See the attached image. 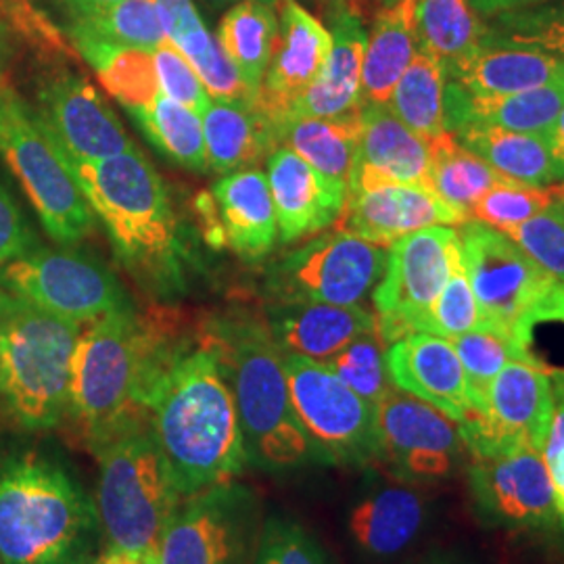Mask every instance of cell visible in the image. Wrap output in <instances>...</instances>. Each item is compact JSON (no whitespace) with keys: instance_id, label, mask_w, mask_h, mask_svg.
Masks as SVG:
<instances>
[{"instance_id":"cell-26","label":"cell","mask_w":564,"mask_h":564,"mask_svg":"<svg viewBox=\"0 0 564 564\" xmlns=\"http://www.w3.org/2000/svg\"><path fill=\"white\" fill-rule=\"evenodd\" d=\"M330 21L333 51L321 76L293 105L289 121L335 118L362 107V63L368 32L351 9L333 15Z\"/></svg>"},{"instance_id":"cell-15","label":"cell","mask_w":564,"mask_h":564,"mask_svg":"<svg viewBox=\"0 0 564 564\" xmlns=\"http://www.w3.org/2000/svg\"><path fill=\"white\" fill-rule=\"evenodd\" d=\"M381 464L405 484L435 485L464 466L460 426L429 403L391 387L377 403Z\"/></svg>"},{"instance_id":"cell-10","label":"cell","mask_w":564,"mask_h":564,"mask_svg":"<svg viewBox=\"0 0 564 564\" xmlns=\"http://www.w3.org/2000/svg\"><path fill=\"white\" fill-rule=\"evenodd\" d=\"M295 416L323 466L381 464L377 405L351 391L323 362L282 354Z\"/></svg>"},{"instance_id":"cell-31","label":"cell","mask_w":564,"mask_h":564,"mask_svg":"<svg viewBox=\"0 0 564 564\" xmlns=\"http://www.w3.org/2000/svg\"><path fill=\"white\" fill-rule=\"evenodd\" d=\"M65 34L86 61L111 48L153 51L165 41L151 0H121L93 11H67Z\"/></svg>"},{"instance_id":"cell-18","label":"cell","mask_w":564,"mask_h":564,"mask_svg":"<svg viewBox=\"0 0 564 564\" xmlns=\"http://www.w3.org/2000/svg\"><path fill=\"white\" fill-rule=\"evenodd\" d=\"M36 99V111L72 162H101L134 147L118 116L82 76L59 72L46 78Z\"/></svg>"},{"instance_id":"cell-13","label":"cell","mask_w":564,"mask_h":564,"mask_svg":"<svg viewBox=\"0 0 564 564\" xmlns=\"http://www.w3.org/2000/svg\"><path fill=\"white\" fill-rule=\"evenodd\" d=\"M0 289L80 324L95 323L132 303L120 279L105 263L80 251L41 245L0 265Z\"/></svg>"},{"instance_id":"cell-24","label":"cell","mask_w":564,"mask_h":564,"mask_svg":"<svg viewBox=\"0 0 564 564\" xmlns=\"http://www.w3.org/2000/svg\"><path fill=\"white\" fill-rule=\"evenodd\" d=\"M554 393L550 368L542 362L506 364L487 391L485 416L514 454L544 452Z\"/></svg>"},{"instance_id":"cell-50","label":"cell","mask_w":564,"mask_h":564,"mask_svg":"<svg viewBox=\"0 0 564 564\" xmlns=\"http://www.w3.org/2000/svg\"><path fill=\"white\" fill-rule=\"evenodd\" d=\"M162 21L165 39L178 42L182 36L203 25L202 15L193 0H151Z\"/></svg>"},{"instance_id":"cell-47","label":"cell","mask_w":564,"mask_h":564,"mask_svg":"<svg viewBox=\"0 0 564 564\" xmlns=\"http://www.w3.org/2000/svg\"><path fill=\"white\" fill-rule=\"evenodd\" d=\"M545 272L564 282V205L556 202L506 232Z\"/></svg>"},{"instance_id":"cell-39","label":"cell","mask_w":564,"mask_h":564,"mask_svg":"<svg viewBox=\"0 0 564 564\" xmlns=\"http://www.w3.org/2000/svg\"><path fill=\"white\" fill-rule=\"evenodd\" d=\"M132 118L141 126L144 137L167 160L195 172H205L209 167L203 121L195 111L160 93L155 101L132 113Z\"/></svg>"},{"instance_id":"cell-52","label":"cell","mask_w":564,"mask_h":564,"mask_svg":"<svg viewBox=\"0 0 564 564\" xmlns=\"http://www.w3.org/2000/svg\"><path fill=\"white\" fill-rule=\"evenodd\" d=\"M547 0H470V7L481 20H494L498 15L512 13V11H523L529 7L544 4Z\"/></svg>"},{"instance_id":"cell-7","label":"cell","mask_w":564,"mask_h":564,"mask_svg":"<svg viewBox=\"0 0 564 564\" xmlns=\"http://www.w3.org/2000/svg\"><path fill=\"white\" fill-rule=\"evenodd\" d=\"M458 235L481 312L479 328L531 351L540 324H564V282L533 262L506 232L468 220Z\"/></svg>"},{"instance_id":"cell-46","label":"cell","mask_w":564,"mask_h":564,"mask_svg":"<svg viewBox=\"0 0 564 564\" xmlns=\"http://www.w3.org/2000/svg\"><path fill=\"white\" fill-rule=\"evenodd\" d=\"M253 564H333L321 542L303 524L270 517L263 521Z\"/></svg>"},{"instance_id":"cell-5","label":"cell","mask_w":564,"mask_h":564,"mask_svg":"<svg viewBox=\"0 0 564 564\" xmlns=\"http://www.w3.org/2000/svg\"><path fill=\"white\" fill-rule=\"evenodd\" d=\"M99 531L95 502L63 464L28 452L0 468V564H80Z\"/></svg>"},{"instance_id":"cell-4","label":"cell","mask_w":564,"mask_h":564,"mask_svg":"<svg viewBox=\"0 0 564 564\" xmlns=\"http://www.w3.org/2000/svg\"><path fill=\"white\" fill-rule=\"evenodd\" d=\"M67 163L130 276L160 297L181 293L188 260L181 226L170 191L141 149L134 144L101 162Z\"/></svg>"},{"instance_id":"cell-37","label":"cell","mask_w":564,"mask_h":564,"mask_svg":"<svg viewBox=\"0 0 564 564\" xmlns=\"http://www.w3.org/2000/svg\"><path fill=\"white\" fill-rule=\"evenodd\" d=\"M276 30L279 15L274 4L260 0H241L220 21L218 44L253 95L265 78Z\"/></svg>"},{"instance_id":"cell-42","label":"cell","mask_w":564,"mask_h":564,"mask_svg":"<svg viewBox=\"0 0 564 564\" xmlns=\"http://www.w3.org/2000/svg\"><path fill=\"white\" fill-rule=\"evenodd\" d=\"M487 30V44L533 48L564 61V2L498 15Z\"/></svg>"},{"instance_id":"cell-55","label":"cell","mask_w":564,"mask_h":564,"mask_svg":"<svg viewBox=\"0 0 564 564\" xmlns=\"http://www.w3.org/2000/svg\"><path fill=\"white\" fill-rule=\"evenodd\" d=\"M61 2H63L65 11H93V9L116 4L121 0H61Z\"/></svg>"},{"instance_id":"cell-54","label":"cell","mask_w":564,"mask_h":564,"mask_svg":"<svg viewBox=\"0 0 564 564\" xmlns=\"http://www.w3.org/2000/svg\"><path fill=\"white\" fill-rule=\"evenodd\" d=\"M545 142L550 147V153L556 162L561 181H564V109L558 113V118L544 132Z\"/></svg>"},{"instance_id":"cell-2","label":"cell","mask_w":564,"mask_h":564,"mask_svg":"<svg viewBox=\"0 0 564 564\" xmlns=\"http://www.w3.org/2000/svg\"><path fill=\"white\" fill-rule=\"evenodd\" d=\"M149 424L182 498L232 481L245 470L247 452L237 402L199 326L195 343L158 384Z\"/></svg>"},{"instance_id":"cell-9","label":"cell","mask_w":564,"mask_h":564,"mask_svg":"<svg viewBox=\"0 0 564 564\" xmlns=\"http://www.w3.org/2000/svg\"><path fill=\"white\" fill-rule=\"evenodd\" d=\"M0 158L20 181L53 241L72 247L90 235L93 209L59 142L36 107L23 101L9 82L0 84Z\"/></svg>"},{"instance_id":"cell-36","label":"cell","mask_w":564,"mask_h":564,"mask_svg":"<svg viewBox=\"0 0 564 564\" xmlns=\"http://www.w3.org/2000/svg\"><path fill=\"white\" fill-rule=\"evenodd\" d=\"M429 151L431 160L426 172V188L454 212H458L466 223L473 216V207L485 193L498 182L506 181L449 132L429 141Z\"/></svg>"},{"instance_id":"cell-48","label":"cell","mask_w":564,"mask_h":564,"mask_svg":"<svg viewBox=\"0 0 564 564\" xmlns=\"http://www.w3.org/2000/svg\"><path fill=\"white\" fill-rule=\"evenodd\" d=\"M153 61L162 95L181 102L202 118L212 102V97L205 90L195 67L182 55L181 48L165 39L160 46L153 48Z\"/></svg>"},{"instance_id":"cell-44","label":"cell","mask_w":564,"mask_h":564,"mask_svg":"<svg viewBox=\"0 0 564 564\" xmlns=\"http://www.w3.org/2000/svg\"><path fill=\"white\" fill-rule=\"evenodd\" d=\"M558 199L556 188L505 181L491 186L473 207L470 220L508 232Z\"/></svg>"},{"instance_id":"cell-27","label":"cell","mask_w":564,"mask_h":564,"mask_svg":"<svg viewBox=\"0 0 564 564\" xmlns=\"http://www.w3.org/2000/svg\"><path fill=\"white\" fill-rule=\"evenodd\" d=\"M564 109V80L517 95L475 97L458 82L445 86V132L454 134L468 123L498 126L512 132L544 134Z\"/></svg>"},{"instance_id":"cell-6","label":"cell","mask_w":564,"mask_h":564,"mask_svg":"<svg viewBox=\"0 0 564 564\" xmlns=\"http://www.w3.org/2000/svg\"><path fill=\"white\" fill-rule=\"evenodd\" d=\"M82 324L0 289V402L28 431L55 429L69 403Z\"/></svg>"},{"instance_id":"cell-28","label":"cell","mask_w":564,"mask_h":564,"mask_svg":"<svg viewBox=\"0 0 564 564\" xmlns=\"http://www.w3.org/2000/svg\"><path fill=\"white\" fill-rule=\"evenodd\" d=\"M214 202L226 245L245 260L268 256L279 237V223L268 176L258 167L239 170L216 182Z\"/></svg>"},{"instance_id":"cell-41","label":"cell","mask_w":564,"mask_h":564,"mask_svg":"<svg viewBox=\"0 0 564 564\" xmlns=\"http://www.w3.org/2000/svg\"><path fill=\"white\" fill-rule=\"evenodd\" d=\"M102 88L132 113L147 109L158 99L160 82L155 72L153 51L147 48H111L88 61Z\"/></svg>"},{"instance_id":"cell-60","label":"cell","mask_w":564,"mask_h":564,"mask_svg":"<svg viewBox=\"0 0 564 564\" xmlns=\"http://www.w3.org/2000/svg\"><path fill=\"white\" fill-rule=\"evenodd\" d=\"M224 2V0H220ZM260 2H265V4H279V0H260Z\"/></svg>"},{"instance_id":"cell-19","label":"cell","mask_w":564,"mask_h":564,"mask_svg":"<svg viewBox=\"0 0 564 564\" xmlns=\"http://www.w3.org/2000/svg\"><path fill=\"white\" fill-rule=\"evenodd\" d=\"M387 377L395 389L437 408L460 423L470 410L463 364L454 345L429 333H412L384 349Z\"/></svg>"},{"instance_id":"cell-30","label":"cell","mask_w":564,"mask_h":564,"mask_svg":"<svg viewBox=\"0 0 564 564\" xmlns=\"http://www.w3.org/2000/svg\"><path fill=\"white\" fill-rule=\"evenodd\" d=\"M447 78L475 97L517 95L564 80V61L533 48L485 44L470 59L449 69Z\"/></svg>"},{"instance_id":"cell-21","label":"cell","mask_w":564,"mask_h":564,"mask_svg":"<svg viewBox=\"0 0 564 564\" xmlns=\"http://www.w3.org/2000/svg\"><path fill=\"white\" fill-rule=\"evenodd\" d=\"M429 160V141L403 126L387 105H362V137L347 197L389 184L426 186Z\"/></svg>"},{"instance_id":"cell-45","label":"cell","mask_w":564,"mask_h":564,"mask_svg":"<svg viewBox=\"0 0 564 564\" xmlns=\"http://www.w3.org/2000/svg\"><path fill=\"white\" fill-rule=\"evenodd\" d=\"M343 383L370 403L381 402L384 393L393 387L384 366V343L379 333L372 330L343 347L328 362H324Z\"/></svg>"},{"instance_id":"cell-56","label":"cell","mask_w":564,"mask_h":564,"mask_svg":"<svg viewBox=\"0 0 564 564\" xmlns=\"http://www.w3.org/2000/svg\"><path fill=\"white\" fill-rule=\"evenodd\" d=\"M9 59H11V44H9V30H7V25L0 21V84L4 80V76H7V65H9Z\"/></svg>"},{"instance_id":"cell-14","label":"cell","mask_w":564,"mask_h":564,"mask_svg":"<svg viewBox=\"0 0 564 564\" xmlns=\"http://www.w3.org/2000/svg\"><path fill=\"white\" fill-rule=\"evenodd\" d=\"M460 251V235L452 226L416 230L389 247L383 279L372 293L377 333L384 347L421 333L424 316L442 293Z\"/></svg>"},{"instance_id":"cell-16","label":"cell","mask_w":564,"mask_h":564,"mask_svg":"<svg viewBox=\"0 0 564 564\" xmlns=\"http://www.w3.org/2000/svg\"><path fill=\"white\" fill-rule=\"evenodd\" d=\"M466 481L481 523L505 531H550L558 524L544 454L524 449L505 458H473Z\"/></svg>"},{"instance_id":"cell-29","label":"cell","mask_w":564,"mask_h":564,"mask_svg":"<svg viewBox=\"0 0 564 564\" xmlns=\"http://www.w3.org/2000/svg\"><path fill=\"white\" fill-rule=\"evenodd\" d=\"M202 121L207 165L218 174L249 170L282 147L281 130L253 102L212 101Z\"/></svg>"},{"instance_id":"cell-23","label":"cell","mask_w":564,"mask_h":564,"mask_svg":"<svg viewBox=\"0 0 564 564\" xmlns=\"http://www.w3.org/2000/svg\"><path fill=\"white\" fill-rule=\"evenodd\" d=\"M265 323L282 354L328 362L343 347L377 330V316L362 305L270 302Z\"/></svg>"},{"instance_id":"cell-49","label":"cell","mask_w":564,"mask_h":564,"mask_svg":"<svg viewBox=\"0 0 564 564\" xmlns=\"http://www.w3.org/2000/svg\"><path fill=\"white\" fill-rule=\"evenodd\" d=\"M39 247V237L28 223L20 202L0 181V265L13 262Z\"/></svg>"},{"instance_id":"cell-59","label":"cell","mask_w":564,"mask_h":564,"mask_svg":"<svg viewBox=\"0 0 564 564\" xmlns=\"http://www.w3.org/2000/svg\"><path fill=\"white\" fill-rule=\"evenodd\" d=\"M556 193H558V202L564 205V184L563 186H556Z\"/></svg>"},{"instance_id":"cell-17","label":"cell","mask_w":564,"mask_h":564,"mask_svg":"<svg viewBox=\"0 0 564 564\" xmlns=\"http://www.w3.org/2000/svg\"><path fill=\"white\" fill-rule=\"evenodd\" d=\"M279 30L272 57L253 107L279 130L291 120L293 105L321 76L333 51V34L300 0H279Z\"/></svg>"},{"instance_id":"cell-40","label":"cell","mask_w":564,"mask_h":564,"mask_svg":"<svg viewBox=\"0 0 564 564\" xmlns=\"http://www.w3.org/2000/svg\"><path fill=\"white\" fill-rule=\"evenodd\" d=\"M447 341L454 345L458 360L463 364L470 410L477 412H485L489 384L502 372L506 364L540 362L533 351H524L502 335L487 328H475Z\"/></svg>"},{"instance_id":"cell-43","label":"cell","mask_w":564,"mask_h":564,"mask_svg":"<svg viewBox=\"0 0 564 564\" xmlns=\"http://www.w3.org/2000/svg\"><path fill=\"white\" fill-rule=\"evenodd\" d=\"M479 326H481V312L466 272L464 253L460 251L452 263V272L445 281L442 293L437 295V300L424 316L421 333L454 339Z\"/></svg>"},{"instance_id":"cell-33","label":"cell","mask_w":564,"mask_h":564,"mask_svg":"<svg viewBox=\"0 0 564 564\" xmlns=\"http://www.w3.org/2000/svg\"><path fill=\"white\" fill-rule=\"evenodd\" d=\"M454 137L506 181L521 182L529 186H550L552 182H561L558 167L544 134L468 123L454 132Z\"/></svg>"},{"instance_id":"cell-22","label":"cell","mask_w":564,"mask_h":564,"mask_svg":"<svg viewBox=\"0 0 564 564\" xmlns=\"http://www.w3.org/2000/svg\"><path fill=\"white\" fill-rule=\"evenodd\" d=\"M265 162L282 242L302 241L339 220L347 191L326 181L289 147H279Z\"/></svg>"},{"instance_id":"cell-20","label":"cell","mask_w":564,"mask_h":564,"mask_svg":"<svg viewBox=\"0 0 564 564\" xmlns=\"http://www.w3.org/2000/svg\"><path fill=\"white\" fill-rule=\"evenodd\" d=\"M339 228L381 247L431 226H463L466 220L423 184H389L347 197Z\"/></svg>"},{"instance_id":"cell-3","label":"cell","mask_w":564,"mask_h":564,"mask_svg":"<svg viewBox=\"0 0 564 564\" xmlns=\"http://www.w3.org/2000/svg\"><path fill=\"white\" fill-rule=\"evenodd\" d=\"M199 335L216 351L232 389L247 464L270 475L321 464L295 416L281 347L265 316L249 310L224 312L205 318Z\"/></svg>"},{"instance_id":"cell-34","label":"cell","mask_w":564,"mask_h":564,"mask_svg":"<svg viewBox=\"0 0 564 564\" xmlns=\"http://www.w3.org/2000/svg\"><path fill=\"white\" fill-rule=\"evenodd\" d=\"M362 137V107L335 118H303L289 121L282 144L295 151L321 176L349 191V174Z\"/></svg>"},{"instance_id":"cell-1","label":"cell","mask_w":564,"mask_h":564,"mask_svg":"<svg viewBox=\"0 0 564 564\" xmlns=\"http://www.w3.org/2000/svg\"><path fill=\"white\" fill-rule=\"evenodd\" d=\"M197 328L165 310L139 312L132 303L88 323L72 360L65 421L95 458L128 431L149 424L155 389Z\"/></svg>"},{"instance_id":"cell-38","label":"cell","mask_w":564,"mask_h":564,"mask_svg":"<svg viewBox=\"0 0 564 564\" xmlns=\"http://www.w3.org/2000/svg\"><path fill=\"white\" fill-rule=\"evenodd\" d=\"M445 65L423 48L405 67L387 107L424 141L445 134Z\"/></svg>"},{"instance_id":"cell-35","label":"cell","mask_w":564,"mask_h":564,"mask_svg":"<svg viewBox=\"0 0 564 564\" xmlns=\"http://www.w3.org/2000/svg\"><path fill=\"white\" fill-rule=\"evenodd\" d=\"M414 23L419 48L442 61L445 74L487 44V23L470 0H416Z\"/></svg>"},{"instance_id":"cell-58","label":"cell","mask_w":564,"mask_h":564,"mask_svg":"<svg viewBox=\"0 0 564 564\" xmlns=\"http://www.w3.org/2000/svg\"><path fill=\"white\" fill-rule=\"evenodd\" d=\"M419 564H464L460 558L456 556H449V554H435V556H429L424 558L423 563Z\"/></svg>"},{"instance_id":"cell-32","label":"cell","mask_w":564,"mask_h":564,"mask_svg":"<svg viewBox=\"0 0 564 564\" xmlns=\"http://www.w3.org/2000/svg\"><path fill=\"white\" fill-rule=\"evenodd\" d=\"M416 0H395L375 21L362 63V105H387L419 51Z\"/></svg>"},{"instance_id":"cell-57","label":"cell","mask_w":564,"mask_h":564,"mask_svg":"<svg viewBox=\"0 0 564 564\" xmlns=\"http://www.w3.org/2000/svg\"><path fill=\"white\" fill-rule=\"evenodd\" d=\"M307 2L321 7L330 18L337 15V13H341L345 9H349V7H347V0H307Z\"/></svg>"},{"instance_id":"cell-53","label":"cell","mask_w":564,"mask_h":564,"mask_svg":"<svg viewBox=\"0 0 564 564\" xmlns=\"http://www.w3.org/2000/svg\"><path fill=\"white\" fill-rule=\"evenodd\" d=\"M545 464H547L552 489H554V505H556V514H558V527L564 533V447H561L554 456H550Z\"/></svg>"},{"instance_id":"cell-12","label":"cell","mask_w":564,"mask_h":564,"mask_svg":"<svg viewBox=\"0 0 564 564\" xmlns=\"http://www.w3.org/2000/svg\"><path fill=\"white\" fill-rule=\"evenodd\" d=\"M387 249L337 228L268 270L270 302L360 305L383 279Z\"/></svg>"},{"instance_id":"cell-8","label":"cell","mask_w":564,"mask_h":564,"mask_svg":"<svg viewBox=\"0 0 564 564\" xmlns=\"http://www.w3.org/2000/svg\"><path fill=\"white\" fill-rule=\"evenodd\" d=\"M99 460L97 519L105 547L158 554L182 494L151 424L107 445Z\"/></svg>"},{"instance_id":"cell-51","label":"cell","mask_w":564,"mask_h":564,"mask_svg":"<svg viewBox=\"0 0 564 564\" xmlns=\"http://www.w3.org/2000/svg\"><path fill=\"white\" fill-rule=\"evenodd\" d=\"M550 379H552V393H554V410H552V423L547 431L544 452H542L545 460L564 447V370L550 368Z\"/></svg>"},{"instance_id":"cell-11","label":"cell","mask_w":564,"mask_h":564,"mask_svg":"<svg viewBox=\"0 0 564 564\" xmlns=\"http://www.w3.org/2000/svg\"><path fill=\"white\" fill-rule=\"evenodd\" d=\"M262 500L239 481L182 498L158 550L160 564H253L262 533Z\"/></svg>"},{"instance_id":"cell-61","label":"cell","mask_w":564,"mask_h":564,"mask_svg":"<svg viewBox=\"0 0 564 564\" xmlns=\"http://www.w3.org/2000/svg\"><path fill=\"white\" fill-rule=\"evenodd\" d=\"M395 0H383V7H387V4H393Z\"/></svg>"},{"instance_id":"cell-25","label":"cell","mask_w":564,"mask_h":564,"mask_svg":"<svg viewBox=\"0 0 564 564\" xmlns=\"http://www.w3.org/2000/svg\"><path fill=\"white\" fill-rule=\"evenodd\" d=\"M431 508L419 485L384 484L364 494L347 519L349 535L364 554L393 558L423 535Z\"/></svg>"}]
</instances>
